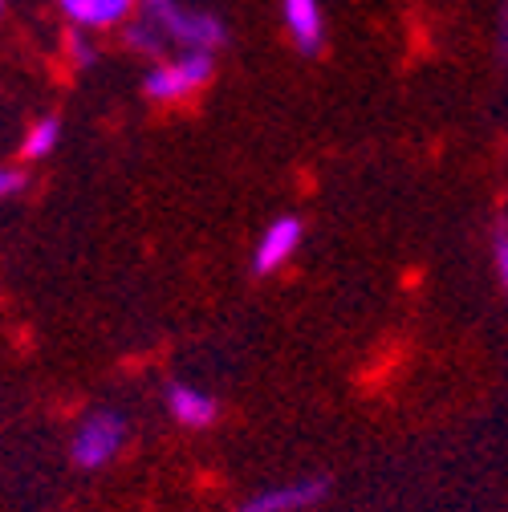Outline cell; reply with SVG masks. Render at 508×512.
Here are the masks:
<instances>
[{
	"instance_id": "cell-1",
	"label": "cell",
	"mask_w": 508,
	"mask_h": 512,
	"mask_svg": "<svg viewBox=\"0 0 508 512\" xmlns=\"http://www.w3.org/2000/svg\"><path fill=\"white\" fill-rule=\"evenodd\" d=\"M143 17H151L163 29L171 53H220L228 45V25L212 9L167 0V5H159V9H147Z\"/></svg>"
},
{
	"instance_id": "cell-2",
	"label": "cell",
	"mask_w": 508,
	"mask_h": 512,
	"mask_svg": "<svg viewBox=\"0 0 508 512\" xmlns=\"http://www.w3.org/2000/svg\"><path fill=\"white\" fill-rule=\"evenodd\" d=\"M212 78H216V53H171L163 61H151V70L143 74V94L159 106H175L208 90Z\"/></svg>"
},
{
	"instance_id": "cell-3",
	"label": "cell",
	"mask_w": 508,
	"mask_h": 512,
	"mask_svg": "<svg viewBox=\"0 0 508 512\" xmlns=\"http://www.w3.org/2000/svg\"><path fill=\"white\" fill-rule=\"evenodd\" d=\"M126 439H131V423L114 407H98L90 415H82V423L70 435V460L82 472H98L106 464H114L122 456Z\"/></svg>"
},
{
	"instance_id": "cell-4",
	"label": "cell",
	"mask_w": 508,
	"mask_h": 512,
	"mask_svg": "<svg viewBox=\"0 0 508 512\" xmlns=\"http://www.w3.org/2000/svg\"><path fill=\"white\" fill-rule=\"evenodd\" d=\"M326 496H330L326 476H301V480H289V484H277V488H265L257 496L240 500L232 512H309Z\"/></svg>"
},
{
	"instance_id": "cell-5",
	"label": "cell",
	"mask_w": 508,
	"mask_h": 512,
	"mask_svg": "<svg viewBox=\"0 0 508 512\" xmlns=\"http://www.w3.org/2000/svg\"><path fill=\"white\" fill-rule=\"evenodd\" d=\"M53 5L70 29L82 33H110V29L122 33L139 13V0H53Z\"/></svg>"
},
{
	"instance_id": "cell-6",
	"label": "cell",
	"mask_w": 508,
	"mask_h": 512,
	"mask_svg": "<svg viewBox=\"0 0 508 512\" xmlns=\"http://www.w3.org/2000/svg\"><path fill=\"white\" fill-rule=\"evenodd\" d=\"M305 240V220L301 216H277L261 236H257V248H252V273L257 277H273L281 265L293 261V252L301 248Z\"/></svg>"
},
{
	"instance_id": "cell-7",
	"label": "cell",
	"mask_w": 508,
	"mask_h": 512,
	"mask_svg": "<svg viewBox=\"0 0 508 512\" xmlns=\"http://www.w3.org/2000/svg\"><path fill=\"white\" fill-rule=\"evenodd\" d=\"M163 407L179 427H192V431H204L220 419V399L192 387V382H171L163 391Z\"/></svg>"
},
{
	"instance_id": "cell-8",
	"label": "cell",
	"mask_w": 508,
	"mask_h": 512,
	"mask_svg": "<svg viewBox=\"0 0 508 512\" xmlns=\"http://www.w3.org/2000/svg\"><path fill=\"white\" fill-rule=\"evenodd\" d=\"M281 21L289 41L305 53L317 57L326 45V13H322V0H281Z\"/></svg>"
},
{
	"instance_id": "cell-9",
	"label": "cell",
	"mask_w": 508,
	"mask_h": 512,
	"mask_svg": "<svg viewBox=\"0 0 508 512\" xmlns=\"http://www.w3.org/2000/svg\"><path fill=\"white\" fill-rule=\"evenodd\" d=\"M61 143V118L57 114H41L29 122V131L21 135V159L37 163V159H49Z\"/></svg>"
},
{
	"instance_id": "cell-10",
	"label": "cell",
	"mask_w": 508,
	"mask_h": 512,
	"mask_svg": "<svg viewBox=\"0 0 508 512\" xmlns=\"http://www.w3.org/2000/svg\"><path fill=\"white\" fill-rule=\"evenodd\" d=\"M122 41H126V49L139 53V57H155V61L171 57V45H167L163 29H159L151 17H135L131 25L122 29Z\"/></svg>"
},
{
	"instance_id": "cell-11",
	"label": "cell",
	"mask_w": 508,
	"mask_h": 512,
	"mask_svg": "<svg viewBox=\"0 0 508 512\" xmlns=\"http://www.w3.org/2000/svg\"><path fill=\"white\" fill-rule=\"evenodd\" d=\"M492 269H496L500 289L508 293V216H500L492 224Z\"/></svg>"
},
{
	"instance_id": "cell-12",
	"label": "cell",
	"mask_w": 508,
	"mask_h": 512,
	"mask_svg": "<svg viewBox=\"0 0 508 512\" xmlns=\"http://www.w3.org/2000/svg\"><path fill=\"white\" fill-rule=\"evenodd\" d=\"M90 37H94V33H82V29H70V33H66V57L74 61L78 70H90L94 57H98V49H94Z\"/></svg>"
},
{
	"instance_id": "cell-13",
	"label": "cell",
	"mask_w": 508,
	"mask_h": 512,
	"mask_svg": "<svg viewBox=\"0 0 508 512\" xmlns=\"http://www.w3.org/2000/svg\"><path fill=\"white\" fill-rule=\"evenodd\" d=\"M25 171L21 167H0V200H13L17 191H25Z\"/></svg>"
},
{
	"instance_id": "cell-14",
	"label": "cell",
	"mask_w": 508,
	"mask_h": 512,
	"mask_svg": "<svg viewBox=\"0 0 508 512\" xmlns=\"http://www.w3.org/2000/svg\"><path fill=\"white\" fill-rule=\"evenodd\" d=\"M496 57L508 66V0H504L500 13H496Z\"/></svg>"
},
{
	"instance_id": "cell-15",
	"label": "cell",
	"mask_w": 508,
	"mask_h": 512,
	"mask_svg": "<svg viewBox=\"0 0 508 512\" xmlns=\"http://www.w3.org/2000/svg\"><path fill=\"white\" fill-rule=\"evenodd\" d=\"M0 13H5V0H0Z\"/></svg>"
}]
</instances>
